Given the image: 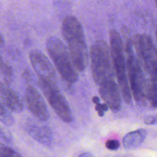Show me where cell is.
<instances>
[{
  "label": "cell",
  "mask_w": 157,
  "mask_h": 157,
  "mask_svg": "<svg viewBox=\"0 0 157 157\" xmlns=\"http://www.w3.org/2000/svg\"><path fill=\"white\" fill-rule=\"evenodd\" d=\"M62 34L74 67L78 72L83 71L88 63L89 55L82 26L75 17L68 15L64 18Z\"/></svg>",
  "instance_id": "1"
},
{
  "label": "cell",
  "mask_w": 157,
  "mask_h": 157,
  "mask_svg": "<svg viewBox=\"0 0 157 157\" xmlns=\"http://www.w3.org/2000/svg\"><path fill=\"white\" fill-rule=\"evenodd\" d=\"M110 50L115 74L121 94L124 102L131 104L132 94L126 75V62L123 40L117 31L112 29L109 34Z\"/></svg>",
  "instance_id": "2"
},
{
  "label": "cell",
  "mask_w": 157,
  "mask_h": 157,
  "mask_svg": "<svg viewBox=\"0 0 157 157\" xmlns=\"http://www.w3.org/2000/svg\"><path fill=\"white\" fill-rule=\"evenodd\" d=\"M125 55L126 70L128 74V82L131 94L136 103L140 107L147 105L146 86L147 79L133 50L132 42L128 40L126 42Z\"/></svg>",
  "instance_id": "3"
},
{
  "label": "cell",
  "mask_w": 157,
  "mask_h": 157,
  "mask_svg": "<svg viewBox=\"0 0 157 157\" xmlns=\"http://www.w3.org/2000/svg\"><path fill=\"white\" fill-rule=\"evenodd\" d=\"M90 58L92 76L98 85L114 79L115 70L110 50L105 41L97 40L93 44L90 48Z\"/></svg>",
  "instance_id": "4"
},
{
  "label": "cell",
  "mask_w": 157,
  "mask_h": 157,
  "mask_svg": "<svg viewBox=\"0 0 157 157\" xmlns=\"http://www.w3.org/2000/svg\"><path fill=\"white\" fill-rule=\"evenodd\" d=\"M46 48L55 67L65 83L73 84L78 80L69 50L64 43L56 37H50L46 42Z\"/></svg>",
  "instance_id": "5"
},
{
  "label": "cell",
  "mask_w": 157,
  "mask_h": 157,
  "mask_svg": "<svg viewBox=\"0 0 157 157\" xmlns=\"http://www.w3.org/2000/svg\"><path fill=\"white\" fill-rule=\"evenodd\" d=\"M136 57L150 78L157 80V48L150 36L136 34L132 39Z\"/></svg>",
  "instance_id": "6"
},
{
  "label": "cell",
  "mask_w": 157,
  "mask_h": 157,
  "mask_svg": "<svg viewBox=\"0 0 157 157\" xmlns=\"http://www.w3.org/2000/svg\"><path fill=\"white\" fill-rule=\"evenodd\" d=\"M39 86L43 92L49 104L56 115L64 122L72 121L73 116L64 96L60 92L57 84L39 78Z\"/></svg>",
  "instance_id": "7"
},
{
  "label": "cell",
  "mask_w": 157,
  "mask_h": 157,
  "mask_svg": "<svg viewBox=\"0 0 157 157\" xmlns=\"http://www.w3.org/2000/svg\"><path fill=\"white\" fill-rule=\"evenodd\" d=\"M31 64L39 78L57 84L55 69L47 56L40 50H32L29 54Z\"/></svg>",
  "instance_id": "8"
},
{
  "label": "cell",
  "mask_w": 157,
  "mask_h": 157,
  "mask_svg": "<svg viewBox=\"0 0 157 157\" xmlns=\"http://www.w3.org/2000/svg\"><path fill=\"white\" fill-rule=\"evenodd\" d=\"M25 101L30 112L40 121H46L49 118L45 103L38 90L29 85L25 91Z\"/></svg>",
  "instance_id": "9"
},
{
  "label": "cell",
  "mask_w": 157,
  "mask_h": 157,
  "mask_svg": "<svg viewBox=\"0 0 157 157\" xmlns=\"http://www.w3.org/2000/svg\"><path fill=\"white\" fill-rule=\"evenodd\" d=\"M99 86L100 96L109 108L114 112L119 110L121 107V94L115 80L105 81Z\"/></svg>",
  "instance_id": "10"
},
{
  "label": "cell",
  "mask_w": 157,
  "mask_h": 157,
  "mask_svg": "<svg viewBox=\"0 0 157 157\" xmlns=\"http://www.w3.org/2000/svg\"><path fill=\"white\" fill-rule=\"evenodd\" d=\"M25 129L31 137L43 145L50 146L52 144L53 135L48 126L29 120L25 123Z\"/></svg>",
  "instance_id": "11"
},
{
  "label": "cell",
  "mask_w": 157,
  "mask_h": 157,
  "mask_svg": "<svg viewBox=\"0 0 157 157\" xmlns=\"http://www.w3.org/2000/svg\"><path fill=\"white\" fill-rule=\"evenodd\" d=\"M0 97L4 105L11 111L20 113L23 109V102L18 95L9 85L0 82Z\"/></svg>",
  "instance_id": "12"
},
{
  "label": "cell",
  "mask_w": 157,
  "mask_h": 157,
  "mask_svg": "<svg viewBox=\"0 0 157 157\" xmlns=\"http://www.w3.org/2000/svg\"><path fill=\"white\" fill-rule=\"evenodd\" d=\"M147 132L145 129H139L127 133L123 139V147L126 150H133L140 146L145 140Z\"/></svg>",
  "instance_id": "13"
},
{
  "label": "cell",
  "mask_w": 157,
  "mask_h": 157,
  "mask_svg": "<svg viewBox=\"0 0 157 157\" xmlns=\"http://www.w3.org/2000/svg\"><path fill=\"white\" fill-rule=\"evenodd\" d=\"M146 99L152 107L157 108V80L150 78L147 80Z\"/></svg>",
  "instance_id": "14"
},
{
  "label": "cell",
  "mask_w": 157,
  "mask_h": 157,
  "mask_svg": "<svg viewBox=\"0 0 157 157\" xmlns=\"http://www.w3.org/2000/svg\"><path fill=\"white\" fill-rule=\"evenodd\" d=\"M0 73L5 84L9 85L13 79V72L12 67L7 63L3 62L0 66Z\"/></svg>",
  "instance_id": "15"
},
{
  "label": "cell",
  "mask_w": 157,
  "mask_h": 157,
  "mask_svg": "<svg viewBox=\"0 0 157 157\" xmlns=\"http://www.w3.org/2000/svg\"><path fill=\"white\" fill-rule=\"evenodd\" d=\"M4 104L0 102V121L7 126H10L13 124L14 120L12 114L9 112Z\"/></svg>",
  "instance_id": "16"
},
{
  "label": "cell",
  "mask_w": 157,
  "mask_h": 157,
  "mask_svg": "<svg viewBox=\"0 0 157 157\" xmlns=\"http://www.w3.org/2000/svg\"><path fill=\"white\" fill-rule=\"evenodd\" d=\"M21 155L12 148L2 145L0 146V156H20Z\"/></svg>",
  "instance_id": "17"
},
{
  "label": "cell",
  "mask_w": 157,
  "mask_h": 157,
  "mask_svg": "<svg viewBox=\"0 0 157 157\" xmlns=\"http://www.w3.org/2000/svg\"><path fill=\"white\" fill-rule=\"evenodd\" d=\"M106 148L110 150H116L119 148L120 144L118 140L116 139L107 140L105 144Z\"/></svg>",
  "instance_id": "18"
},
{
  "label": "cell",
  "mask_w": 157,
  "mask_h": 157,
  "mask_svg": "<svg viewBox=\"0 0 157 157\" xmlns=\"http://www.w3.org/2000/svg\"><path fill=\"white\" fill-rule=\"evenodd\" d=\"M23 77L27 83H28L29 84L31 83L30 85H32L31 83L34 82V77L32 72L28 68L24 69L23 72Z\"/></svg>",
  "instance_id": "19"
},
{
  "label": "cell",
  "mask_w": 157,
  "mask_h": 157,
  "mask_svg": "<svg viewBox=\"0 0 157 157\" xmlns=\"http://www.w3.org/2000/svg\"><path fill=\"white\" fill-rule=\"evenodd\" d=\"M144 123L147 125H154L157 124V114L146 115L144 118Z\"/></svg>",
  "instance_id": "20"
},
{
  "label": "cell",
  "mask_w": 157,
  "mask_h": 157,
  "mask_svg": "<svg viewBox=\"0 0 157 157\" xmlns=\"http://www.w3.org/2000/svg\"><path fill=\"white\" fill-rule=\"evenodd\" d=\"M108 109H109V106L105 103L101 104L99 102L96 104V107H95V109L97 111L98 115L99 117H103L104 115V112L107 111Z\"/></svg>",
  "instance_id": "21"
},
{
  "label": "cell",
  "mask_w": 157,
  "mask_h": 157,
  "mask_svg": "<svg viewBox=\"0 0 157 157\" xmlns=\"http://www.w3.org/2000/svg\"><path fill=\"white\" fill-rule=\"evenodd\" d=\"M4 44H5V42H4V38L2 36V35L0 34V50L4 47Z\"/></svg>",
  "instance_id": "22"
},
{
  "label": "cell",
  "mask_w": 157,
  "mask_h": 157,
  "mask_svg": "<svg viewBox=\"0 0 157 157\" xmlns=\"http://www.w3.org/2000/svg\"><path fill=\"white\" fill-rule=\"evenodd\" d=\"M92 101L93 102L94 104H97L100 102V99H99V98L98 96H94L93 98V99H92Z\"/></svg>",
  "instance_id": "23"
},
{
  "label": "cell",
  "mask_w": 157,
  "mask_h": 157,
  "mask_svg": "<svg viewBox=\"0 0 157 157\" xmlns=\"http://www.w3.org/2000/svg\"><path fill=\"white\" fill-rule=\"evenodd\" d=\"M91 156V154H89V153H83V154H81L79 155V156Z\"/></svg>",
  "instance_id": "24"
},
{
  "label": "cell",
  "mask_w": 157,
  "mask_h": 157,
  "mask_svg": "<svg viewBox=\"0 0 157 157\" xmlns=\"http://www.w3.org/2000/svg\"><path fill=\"white\" fill-rule=\"evenodd\" d=\"M3 59H2V57L1 56V55H0V66L3 63Z\"/></svg>",
  "instance_id": "25"
},
{
  "label": "cell",
  "mask_w": 157,
  "mask_h": 157,
  "mask_svg": "<svg viewBox=\"0 0 157 157\" xmlns=\"http://www.w3.org/2000/svg\"><path fill=\"white\" fill-rule=\"evenodd\" d=\"M155 36H156V40H157V26H156V29H155Z\"/></svg>",
  "instance_id": "26"
},
{
  "label": "cell",
  "mask_w": 157,
  "mask_h": 157,
  "mask_svg": "<svg viewBox=\"0 0 157 157\" xmlns=\"http://www.w3.org/2000/svg\"><path fill=\"white\" fill-rule=\"evenodd\" d=\"M155 2H156V7H157V0H155Z\"/></svg>",
  "instance_id": "27"
}]
</instances>
